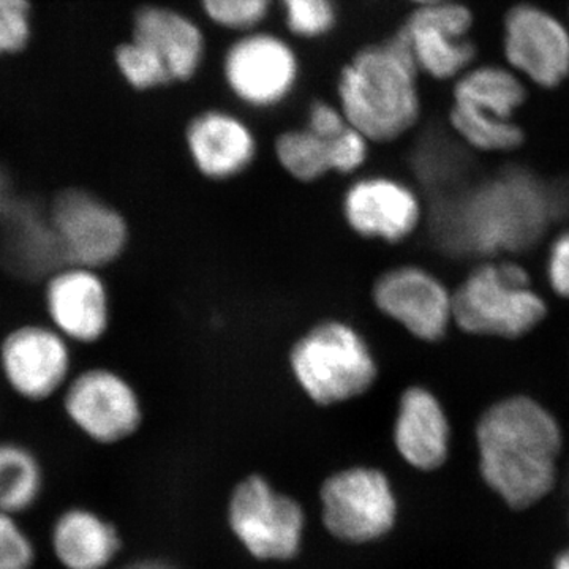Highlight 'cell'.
<instances>
[{"label": "cell", "instance_id": "32", "mask_svg": "<svg viewBox=\"0 0 569 569\" xmlns=\"http://www.w3.org/2000/svg\"><path fill=\"white\" fill-rule=\"evenodd\" d=\"M548 277L553 291L569 299V231L559 236L550 247Z\"/></svg>", "mask_w": 569, "mask_h": 569}, {"label": "cell", "instance_id": "18", "mask_svg": "<svg viewBox=\"0 0 569 569\" xmlns=\"http://www.w3.org/2000/svg\"><path fill=\"white\" fill-rule=\"evenodd\" d=\"M343 216L356 233L400 242L417 230L422 209L417 192L391 176H366L348 187Z\"/></svg>", "mask_w": 569, "mask_h": 569}, {"label": "cell", "instance_id": "4", "mask_svg": "<svg viewBox=\"0 0 569 569\" xmlns=\"http://www.w3.org/2000/svg\"><path fill=\"white\" fill-rule=\"evenodd\" d=\"M305 74L298 44L283 32L260 28L231 37L220 56L224 91L250 111H274L290 102Z\"/></svg>", "mask_w": 569, "mask_h": 569}, {"label": "cell", "instance_id": "34", "mask_svg": "<svg viewBox=\"0 0 569 569\" xmlns=\"http://www.w3.org/2000/svg\"><path fill=\"white\" fill-rule=\"evenodd\" d=\"M122 569H176L173 565L162 560H140L133 561L129 567Z\"/></svg>", "mask_w": 569, "mask_h": 569}, {"label": "cell", "instance_id": "16", "mask_svg": "<svg viewBox=\"0 0 569 569\" xmlns=\"http://www.w3.org/2000/svg\"><path fill=\"white\" fill-rule=\"evenodd\" d=\"M372 298L381 313L425 342L440 340L455 320L448 288L418 266H400L378 277Z\"/></svg>", "mask_w": 569, "mask_h": 569}, {"label": "cell", "instance_id": "36", "mask_svg": "<svg viewBox=\"0 0 569 569\" xmlns=\"http://www.w3.org/2000/svg\"><path fill=\"white\" fill-rule=\"evenodd\" d=\"M552 569H569V548L561 550L559 556L556 557Z\"/></svg>", "mask_w": 569, "mask_h": 569}, {"label": "cell", "instance_id": "23", "mask_svg": "<svg viewBox=\"0 0 569 569\" xmlns=\"http://www.w3.org/2000/svg\"><path fill=\"white\" fill-rule=\"evenodd\" d=\"M43 467L36 452L18 441H0V512L17 515L39 500Z\"/></svg>", "mask_w": 569, "mask_h": 569}, {"label": "cell", "instance_id": "10", "mask_svg": "<svg viewBox=\"0 0 569 569\" xmlns=\"http://www.w3.org/2000/svg\"><path fill=\"white\" fill-rule=\"evenodd\" d=\"M228 522L257 560L287 561L301 550L305 509L260 475H250L236 486L228 503Z\"/></svg>", "mask_w": 569, "mask_h": 569}, {"label": "cell", "instance_id": "29", "mask_svg": "<svg viewBox=\"0 0 569 569\" xmlns=\"http://www.w3.org/2000/svg\"><path fill=\"white\" fill-rule=\"evenodd\" d=\"M372 142L365 134L348 126L342 133L329 140V160L331 173L355 174L367 163Z\"/></svg>", "mask_w": 569, "mask_h": 569}, {"label": "cell", "instance_id": "30", "mask_svg": "<svg viewBox=\"0 0 569 569\" xmlns=\"http://www.w3.org/2000/svg\"><path fill=\"white\" fill-rule=\"evenodd\" d=\"M33 559L31 539L11 515L0 512V569H31Z\"/></svg>", "mask_w": 569, "mask_h": 569}, {"label": "cell", "instance_id": "8", "mask_svg": "<svg viewBox=\"0 0 569 569\" xmlns=\"http://www.w3.org/2000/svg\"><path fill=\"white\" fill-rule=\"evenodd\" d=\"M59 402L67 421L97 445L122 443L144 421L140 392L129 378L110 366L77 369Z\"/></svg>", "mask_w": 569, "mask_h": 569}, {"label": "cell", "instance_id": "1", "mask_svg": "<svg viewBox=\"0 0 569 569\" xmlns=\"http://www.w3.org/2000/svg\"><path fill=\"white\" fill-rule=\"evenodd\" d=\"M479 471L508 508L541 503L557 485L563 436L557 419L530 397L500 400L477 426Z\"/></svg>", "mask_w": 569, "mask_h": 569}, {"label": "cell", "instance_id": "14", "mask_svg": "<svg viewBox=\"0 0 569 569\" xmlns=\"http://www.w3.org/2000/svg\"><path fill=\"white\" fill-rule=\"evenodd\" d=\"M44 321L77 347L100 346L112 326V298L103 271L59 264L41 280Z\"/></svg>", "mask_w": 569, "mask_h": 569}, {"label": "cell", "instance_id": "25", "mask_svg": "<svg viewBox=\"0 0 569 569\" xmlns=\"http://www.w3.org/2000/svg\"><path fill=\"white\" fill-rule=\"evenodd\" d=\"M276 13L282 21L284 36L295 43H317L339 28L337 0H277Z\"/></svg>", "mask_w": 569, "mask_h": 569}, {"label": "cell", "instance_id": "12", "mask_svg": "<svg viewBox=\"0 0 569 569\" xmlns=\"http://www.w3.org/2000/svg\"><path fill=\"white\" fill-rule=\"evenodd\" d=\"M509 194L505 186H490L462 198L440 220L443 239L475 252L526 244L541 227V208L530 194Z\"/></svg>", "mask_w": 569, "mask_h": 569}, {"label": "cell", "instance_id": "15", "mask_svg": "<svg viewBox=\"0 0 569 569\" xmlns=\"http://www.w3.org/2000/svg\"><path fill=\"white\" fill-rule=\"evenodd\" d=\"M505 58L509 69L539 88L552 89L569 77V31L550 11L531 3L505 17Z\"/></svg>", "mask_w": 569, "mask_h": 569}, {"label": "cell", "instance_id": "27", "mask_svg": "<svg viewBox=\"0 0 569 569\" xmlns=\"http://www.w3.org/2000/svg\"><path fill=\"white\" fill-rule=\"evenodd\" d=\"M114 63L122 80L134 91H156L173 84L162 59L133 37L116 48Z\"/></svg>", "mask_w": 569, "mask_h": 569}, {"label": "cell", "instance_id": "20", "mask_svg": "<svg viewBox=\"0 0 569 569\" xmlns=\"http://www.w3.org/2000/svg\"><path fill=\"white\" fill-rule=\"evenodd\" d=\"M395 445L400 458L417 470H438L447 462L451 427L443 406L429 389L411 387L400 396Z\"/></svg>", "mask_w": 569, "mask_h": 569}, {"label": "cell", "instance_id": "7", "mask_svg": "<svg viewBox=\"0 0 569 569\" xmlns=\"http://www.w3.org/2000/svg\"><path fill=\"white\" fill-rule=\"evenodd\" d=\"M62 263L111 268L129 250L132 233L121 209L91 190L71 187L47 209Z\"/></svg>", "mask_w": 569, "mask_h": 569}, {"label": "cell", "instance_id": "31", "mask_svg": "<svg viewBox=\"0 0 569 569\" xmlns=\"http://www.w3.org/2000/svg\"><path fill=\"white\" fill-rule=\"evenodd\" d=\"M305 126L318 137L332 140L350 123L335 99H313L307 107Z\"/></svg>", "mask_w": 569, "mask_h": 569}, {"label": "cell", "instance_id": "33", "mask_svg": "<svg viewBox=\"0 0 569 569\" xmlns=\"http://www.w3.org/2000/svg\"><path fill=\"white\" fill-rule=\"evenodd\" d=\"M20 198L13 193V186H11L9 176L3 173L0 168V220L17 206Z\"/></svg>", "mask_w": 569, "mask_h": 569}, {"label": "cell", "instance_id": "24", "mask_svg": "<svg viewBox=\"0 0 569 569\" xmlns=\"http://www.w3.org/2000/svg\"><path fill=\"white\" fill-rule=\"evenodd\" d=\"M277 163L299 182H316L331 173L329 140L310 132L306 126L291 127L277 134L274 140Z\"/></svg>", "mask_w": 569, "mask_h": 569}, {"label": "cell", "instance_id": "5", "mask_svg": "<svg viewBox=\"0 0 569 569\" xmlns=\"http://www.w3.org/2000/svg\"><path fill=\"white\" fill-rule=\"evenodd\" d=\"M291 372L318 406H336L365 395L378 367L365 337L342 321H325L306 332L290 353Z\"/></svg>", "mask_w": 569, "mask_h": 569}, {"label": "cell", "instance_id": "22", "mask_svg": "<svg viewBox=\"0 0 569 569\" xmlns=\"http://www.w3.org/2000/svg\"><path fill=\"white\" fill-rule=\"evenodd\" d=\"M52 550L66 569H103L121 549L118 530L88 509H70L54 523Z\"/></svg>", "mask_w": 569, "mask_h": 569}, {"label": "cell", "instance_id": "2", "mask_svg": "<svg viewBox=\"0 0 569 569\" xmlns=\"http://www.w3.org/2000/svg\"><path fill=\"white\" fill-rule=\"evenodd\" d=\"M335 100L372 144L402 140L425 112L421 73L395 33L348 56L336 74Z\"/></svg>", "mask_w": 569, "mask_h": 569}, {"label": "cell", "instance_id": "26", "mask_svg": "<svg viewBox=\"0 0 569 569\" xmlns=\"http://www.w3.org/2000/svg\"><path fill=\"white\" fill-rule=\"evenodd\" d=\"M276 6L277 0H197L204 24L231 37L264 28Z\"/></svg>", "mask_w": 569, "mask_h": 569}, {"label": "cell", "instance_id": "21", "mask_svg": "<svg viewBox=\"0 0 569 569\" xmlns=\"http://www.w3.org/2000/svg\"><path fill=\"white\" fill-rule=\"evenodd\" d=\"M3 264L21 279H39L62 264L47 209L18 201L2 220Z\"/></svg>", "mask_w": 569, "mask_h": 569}, {"label": "cell", "instance_id": "19", "mask_svg": "<svg viewBox=\"0 0 569 569\" xmlns=\"http://www.w3.org/2000/svg\"><path fill=\"white\" fill-rule=\"evenodd\" d=\"M133 39L142 41L170 71L173 84L200 77L209 58L204 22L178 7L146 3L133 14Z\"/></svg>", "mask_w": 569, "mask_h": 569}, {"label": "cell", "instance_id": "13", "mask_svg": "<svg viewBox=\"0 0 569 569\" xmlns=\"http://www.w3.org/2000/svg\"><path fill=\"white\" fill-rule=\"evenodd\" d=\"M326 530L340 541L366 545L395 529L397 498L383 471L351 467L331 475L320 489Z\"/></svg>", "mask_w": 569, "mask_h": 569}, {"label": "cell", "instance_id": "9", "mask_svg": "<svg viewBox=\"0 0 569 569\" xmlns=\"http://www.w3.org/2000/svg\"><path fill=\"white\" fill-rule=\"evenodd\" d=\"M74 372V347L47 321H22L0 337V380L21 402L59 399Z\"/></svg>", "mask_w": 569, "mask_h": 569}, {"label": "cell", "instance_id": "11", "mask_svg": "<svg viewBox=\"0 0 569 569\" xmlns=\"http://www.w3.org/2000/svg\"><path fill=\"white\" fill-rule=\"evenodd\" d=\"M475 13L462 0L410 9L395 36L422 80L452 82L477 63Z\"/></svg>", "mask_w": 569, "mask_h": 569}, {"label": "cell", "instance_id": "28", "mask_svg": "<svg viewBox=\"0 0 569 569\" xmlns=\"http://www.w3.org/2000/svg\"><path fill=\"white\" fill-rule=\"evenodd\" d=\"M31 36V0H0V56L24 50Z\"/></svg>", "mask_w": 569, "mask_h": 569}, {"label": "cell", "instance_id": "17", "mask_svg": "<svg viewBox=\"0 0 569 569\" xmlns=\"http://www.w3.org/2000/svg\"><path fill=\"white\" fill-rule=\"evenodd\" d=\"M183 142L194 170L211 181L244 174L260 152L253 127L239 112L223 107L194 112L183 130Z\"/></svg>", "mask_w": 569, "mask_h": 569}, {"label": "cell", "instance_id": "6", "mask_svg": "<svg viewBox=\"0 0 569 569\" xmlns=\"http://www.w3.org/2000/svg\"><path fill=\"white\" fill-rule=\"evenodd\" d=\"M452 313L470 335L515 339L545 318L546 306L519 264L488 263L460 284L452 296Z\"/></svg>", "mask_w": 569, "mask_h": 569}, {"label": "cell", "instance_id": "35", "mask_svg": "<svg viewBox=\"0 0 569 569\" xmlns=\"http://www.w3.org/2000/svg\"><path fill=\"white\" fill-rule=\"evenodd\" d=\"M410 6V9H419V7L438 6V3L455 2V0H403Z\"/></svg>", "mask_w": 569, "mask_h": 569}, {"label": "cell", "instance_id": "3", "mask_svg": "<svg viewBox=\"0 0 569 569\" xmlns=\"http://www.w3.org/2000/svg\"><path fill=\"white\" fill-rule=\"evenodd\" d=\"M451 84L448 122L459 140L481 152H508L522 144L515 114L527 91L516 71L475 63Z\"/></svg>", "mask_w": 569, "mask_h": 569}]
</instances>
